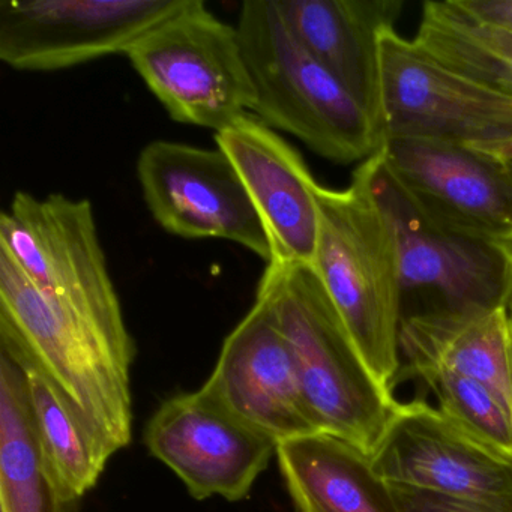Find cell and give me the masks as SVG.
I'll return each mask as SVG.
<instances>
[{"mask_svg": "<svg viewBox=\"0 0 512 512\" xmlns=\"http://www.w3.org/2000/svg\"><path fill=\"white\" fill-rule=\"evenodd\" d=\"M143 443L197 500H244L278 443L200 388L164 401L149 419Z\"/></svg>", "mask_w": 512, "mask_h": 512, "instance_id": "11", "label": "cell"}, {"mask_svg": "<svg viewBox=\"0 0 512 512\" xmlns=\"http://www.w3.org/2000/svg\"><path fill=\"white\" fill-rule=\"evenodd\" d=\"M413 43L454 73L512 98V31L481 22L460 0L425 2Z\"/></svg>", "mask_w": 512, "mask_h": 512, "instance_id": "21", "label": "cell"}, {"mask_svg": "<svg viewBox=\"0 0 512 512\" xmlns=\"http://www.w3.org/2000/svg\"><path fill=\"white\" fill-rule=\"evenodd\" d=\"M47 475L32 424L25 374L0 349V512H79Z\"/></svg>", "mask_w": 512, "mask_h": 512, "instance_id": "20", "label": "cell"}, {"mask_svg": "<svg viewBox=\"0 0 512 512\" xmlns=\"http://www.w3.org/2000/svg\"><path fill=\"white\" fill-rule=\"evenodd\" d=\"M0 340L25 353L55 383L110 454L128 446L136 344L47 298L2 250Z\"/></svg>", "mask_w": 512, "mask_h": 512, "instance_id": "1", "label": "cell"}, {"mask_svg": "<svg viewBox=\"0 0 512 512\" xmlns=\"http://www.w3.org/2000/svg\"><path fill=\"white\" fill-rule=\"evenodd\" d=\"M371 461L392 485L466 499L512 500V458L422 400L398 401Z\"/></svg>", "mask_w": 512, "mask_h": 512, "instance_id": "12", "label": "cell"}, {"mask_svg": "<svg viewBox=\"0 0 512 512\" xmlns=\"http://www.w3.org/2000/svg\"><path fill=\"white\" fill-rule=\"evenodd\" d=\"M256 298L271 305L292 347L319 430L373 454L398 400L368 370L313 266L271 263Z\"/></svg>", "mask_w": 512, "mask_h": 512, "instance_id": "3", "label": "cell"}, {"mask_svg": "<svg viewBox=\"0 0 512 512\" xmlns=\"http://www.w3.org/2000/svg\"><path fill=\"white\" fill-rule=\"evenodd\" d=\"M409 376L428 386L446 418L512 458V410L484 383L445 368H421Z\"/></svg>", "mask_w": 512, "mask_h": 512, "instance_id": "22", "label": "cell"}, {"mask_svg": "<svg viewBox=\"0 0 512 512\" xmlns=\"http://www.w3.org/2000/svg\"><path fill=\"white\" fill-rule=\"evenodd\" d=\"M475 151L490 155V157L497 158L503 163H512V139L494 143V145L482 146V148H476Z\"/></svg>", "mask_w": 512, "mask_h": 512, "instance_id": "25", "label": "cell"}, {"mask_svg": "<svg viewBox=\"0 0 512 512\" xmlns=\"http://www.w3.org/2000/svg\"><path fill=\"white\" fill-rule=\"evenodd\" d=\"M125 56L179 124L217 134L253 112L256 92L238 29L214 16L202 0H191Z\"/></svg>", "mask_w": 512, "mask_h": 512, "instance_id": "6", "label": "cell"}, {"mask_svg": "<svg viewBox=\"0 0 512 512\" xmlns=\"http://www.w3.org/2000/svg\"><path fill=\"white\" fill-rule=\"evenodd\" d=\"M382 149L395 178L427 214L458 232L512 247L508 164L439 140H388Z\"/></svg>", "mask_w": 512, "mask_h": 512, "instance_id": "13", "label": "cell"}, {"mask_svg": "<svg viewBox=\"0 0 512 512\" xmlns=\"http://www.w3.org/2000/svg\"><path fill=\"white\" fill-rule=\"evenodd\" d=\"M236 29L263 124L338 164L364 163L382 148L373 119L299 43L275 0L244 2Z\"/></svg>", "mask_w": 512, "mask_h": 512, "instance_id": "4", "label": "cell"}, {"mask_svg": "<svg viewBox=\"0 0 512 512\" xmlns=\"http://www.w3.org/2000/svg\"><path fill=\"white\" fill-rule=\"evenodd\" d=\"M506 164H508L509 172H511V175H512V163H506Z\"/></svg>", "mask_w": 512, "mask_h": 512, "instance_id": "26", "label": "cell"}, {"mask_svg": "<svg viewBox=\"0 0 512 512\" xmlns=\"http://www.w3.org/2000/svg\"><path fill=\"white\" fill-rule=\"evenodd\" d=\"M299 43L368 113L380 134V35L401 0H275ZM382 139V137H380Z\"/></svg>", "mask_w": 512, "mask_h": 512, "instance_id": "16", "label": "cell"}, {"mask_svg": "<svg viewBox=\"0 0 512 512\" xmlns=\"http://www.w3.org/2000/svg\"><path fill=\"white\" fill-rule=\"evenodd\" d=\"M319 239L313 269L368 370L394 394L401 370L400 265L394 230L355 170L352 184L314 185Z\"/></svg>", "mask_w": 512, "mask_h": 512, "instance_id": "2", "label": "cell"}, {"mask_svg": "<svg viewBox=\"0 0 512 512\" xmlns=\"http://www.w3.org/2000/svg\"><path fill=\"white\" fill-rule=\"evenodd\" d=\"M215 142L235 164L268 230L271 263L313 266L320 226L317 181L298 151L250 113L215 134Z\"/></svg>", "mask_w": 512, "mask_h": 512, "instance_id": "15", "label": "cell"}, {"mask_svg": "<svg viewBox=\"0 0 512 512\" xmlns=\"http://www.w3.org/2000/svg\"><path fill=\"white\" fill-rule=\"evenodd\" d=\"M206 391L281 443L320 433L299 380L292 347L262 298L227 335Z\"/></svg>", "mask_w": 512, "mask_h": 512, "instance_id": "14", "label": "cell"}, {"mask_svg": "<svg viewBox=\"0 0 512 512\" xmlns=\"http://www.w3.org/2000/svg\"><path fill=\"white\" fill-rule=\"evenodd\" d=\"M392 488L401 512H512V500L491 502L446 496L403 485H392Z\"/></svg>", "mask_w": 512, "mask_h": 512, "instance_id": "23", "label": "cell"}, {"mask_svg": "<svg viewBox=\"0 0 512 512\" xmlns=\"http://www.w3.org/2000/svg\"><path fill=\"white\" fill-rule=\"evenodd\" d=\"M400 373L445 368L490 388L512 410V337L508 308L422 314L401 320Z\"/></svg>", "mask_w": 512, "mask_h": 512, "instance_id": "17", "label": "cell"}, {"mask_svg": "<svg viewBox=\"0 0 512 512\" xmlns=\"http://www.w3.org/2000/svg\"><path fill=\"white\" fill-rule=\"evenodd\" d=\"M137 176L154 220L170 235L215 238L274 259L268 230L235 164L217 149L155 140L140 152Z\"/></svg>", "mask_w": 512, "mask_h": 512, "instance_id": "10", "label": "cell"}, {"mask_svg": "<svg viewBox=\"0 0 512 512\" xmlns=\"http://www.w3.org/2000/svg\"><path fill=\"white\" fill-rule=\"evenodd\" d=\"M0 349L13 356L25 374L32 424L47 475L62 496L80 502L100 481L113 455L25 353L4 340Z\"/></svg>", "mask_w": 512, "mask_h": 512, "instance_id": "19", "label": "cell"}, {"mask_svg": "<svg viewBox=\"0 0 512 512\" xmlns=\"http://www.w3.org/2000/svg\"><path fill=\"white\" fill-rule=\"evenodd\" d=\"M0 250L47 298L82 314L119 340L134 341L89 200L19 191L0 215Z\"/></svg>", "mask_w": 512, "mask_h": 512, "instance_id": "7", "label": "cell"}, {"mask_svg": "<svg viewBox=\"0 0 512 512\" xmlns=\"http://www.w3.org/2000/svg\"><path fill=\"white\" fill-rule=\"evenodd\" d=\"M394 230L401 320L508 308L512 247L451 229L424 211L389 169L383 149L358 167Z\"/></svg>", "mask_w": 512, "mask_h": 512, "instance_id": "5", "label": "cell"}, {"mask_svg": "<svg viewBox=\"0 0 512 512\" xmlns=\"http://www.w3.org/2000/svg\"><path fill=\"white\" fill-rule=\"evenodd\" d=\"M508 313H509V311H508ZM509 316H511V317H512V313H509Z\"/></svg>", "mask_w": 512, "mask_h": 512, "instance_id": "28", "label": "cell"}, {"mask_svg": "<svg viewBox=\"0 0 512 512\" xmlns=\"http://www.w3.org/2000/svg\"><path fill=\"white\" fill-rule=\"evenodd\" d=\"M278 466L298 512H401L371 455L334 434L278 443Z\"/></svg>", "mask_w": 512, "mask_h": 512, "instance_id": "18", "label": "cell"}, {"mask_svg": "<svg viewBox=\"0 0 512 512\" xmlns=\"http://www.w3.org/2000/svg\"><path fill=\"white\" fill-rule=\"evenodd\" d=\"M511 317V316H509ZM511 337H512V317H511Z\"/></svg>", "mask_w": 512, "mask_h": 512, "instance_id": "27", "label": "cell"}, {"mask_svg": "<svg viewBox=\"0 0 512 512\" xmlns=\"http://www.w3.org/2000/svg\"><path fill=\"white\" fill-rule=\"evenodd\" d=\"M460 4L481 22L512 31V0H460Z\"/></svg>", "mask_w": 512, "mask_h": 512, "instance_id": "24", "label": "cell"}, {"mask_svg": "<svg viewBox=\"0 0 512 512\" xmlns=\"http://www.w3.org/2000/svg\"><path fill=\"white\" fill-rule=\"evenodd\" d=\"M380 137L482 148L512 139V98L434 61L395 28L380 35Z\"/></svg>", "mask_w": 512, "mask_h": 512, "instance_id": "8", "label": "cell"}, {"mask_svg": "<svg viewBox=\"0 0 512 512\" xmlns=\"http://www.w3.org/2000/svg\"><path fill=\"white\" fill-rule=\"evenodd\" d=\"M191 0H2L0 61L53 73L128 50Z\"/></svg>", "mask_w": 512, "mask_h": 512, "instance_id": "9", "label": "cell"}]
</instances>
